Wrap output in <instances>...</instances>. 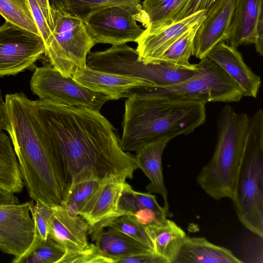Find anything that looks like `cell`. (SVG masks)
Segmentation results:
<instances>
[{
    "label": "cell",
    "mask_w": 263,
    "mask_h": 263,
    "mask_svg": "<svg viewBox=\"0 0 263 263\" xmlns=\"http://www.w3.org/2000/svg\"><path fill=\"white\" fill-rule=\"evenodd\" d=\"M43 14L52 30L53 22L52 15V7L50 5V0H35Z\"/></svg>",
    "instance_id": "obj_39"
},
{
    "label": "cell",
    "mask_w": 263,
    "mask_h": 263,
    "mask_svg": "<svg viewBox=\"0 0 263 263\" xmlns=\"http://www.w3.org/2000/svg\"><path fill=\"white\" fill-rule=\"evenodd\" d=\"M171 140L169 138H162L143 144L136 151L135 156L138 168L150 181L146 186L148 193L160 195L164 201V207L167 210H170L169 203L163 175L162 156Z\"/></svg>",
    "instance_id": "obj_20"
},
{
    "label": "cell",
    "mask_w": 263,
    "mask_h": 263,
    "mask_svg": "<svg viewBox=\"0 0 263 263\" xmlns=\"http://www.w3.org/2000/svg\"><path fill=\"white\" fill-rule=\"evenodd\" d=\"M51 41L45 48L49 64L65 77L72 78L86 67V59L96 45L80 18L52 8Z\"/></svg>",
    "instance_id": "obj_8"
},
{
    "label": "cell",
    "mask_w": 263,
    "mask_h": 263,
    "mask_svg": "<svg viewBox=\"0 0 263 263\" xmlns=\"http://www.w3.org/2000/svg\"><path fill=\"white\" fill-rule=\"evenodd\" d=\"M52 8L81 19L83 22L95 12L116 5H141L140 0H50Z\"/></svg>",
    "instance_id": "obj_26"
},
{
    "label": "cell",
    "mask_w": 263,
    "mask_h": 263,
    "mask_svg": "<svg viewBox=\"0 0 263 263\" xmlns=\"http://www.w3.org/2000/svg\"><path fill=\"white\" fill-rule=\"evenodd\" d=\"M134 198L136 211L140 209L152 210L167 217H172L173 214L164 206H160L158 203L156 196L149 193H142L131 189Z\"/></svg>",
    "instance_id": "obj_34"
},
{
    "label": "cell",
    "mask_w": 263,
    "mask_h": 263,
    "mask_svg": "<svg viewBox=\"0 0 263 263\" xmlns=\"http://www.w3.org/2000/svg\"><path fill=\"white\" fill-rule=\"evenodd\" d=\"M34 200L0 204V250L13 256V263H23L35 239L34 221L30 209Z\"/></svg>",
    "instance_id": "obj_12"
},
{
    "label": "cell",
    "mask_w": 263,
    "mask_h": 263,
    "mask_svg": "<svg viewBox=\"0 0 263 263\" xmlns=\"http://www.w3.org/2000/svg\"><path fill=\"white\" fill-rule=\"evenodd\" d=\"M237 0H222L205 17L194 39V54L206 57L218 43L226 41Z\"/></svg>",
    "instance_id": "obj_15"
},
{
    "label": "cell",
    "mask_w": 263,
    "mask_h": 263,
    "mask_svg": "<svg viewBox=\"0 0 263 263\" xmlns=\"http://www.w3.org/2000/svg\"><path fill=\"white\" fill-rule=\"evenodd\" d=\"M228 249L203 237L186 236L174 263H241Z\"/></svg>",
    "instance_id": "obj_21"
},
{
    "label": "cell",
    "mask_w": 263,
    "mask_h": 263,
    "mask_svg": "<svg viewBox=\"0 0 263 263\" xmlns=\"http://www.w3.org/2000/svg\"><path fill=\"white\" fill-rule=\"evenodd\" d=\"M89 234L99 251L115 259V263L118 258L154 252L153 250L111 228L107 230L104 228L97 229Z\"/></svg>",
    "instance_id": "obj_23"
},
{
    "label": "cell",
    "mask_w": 263,
    "mask_h": 263,
    "mask_svg": "<svg viewBox=\"0 0 263 263\" xmlns=\"http://www.w3.org/2000/svg\"><path fill=\"white\" fill-rule=\"evenodd\" d=\"M115 263V259L107 257L98 249L95 244H89L83 250L65 254L60 263Z\"/></svg>",
    "instance_id": "obj_33"
},
{
    "label": "cell",
    "mask_w": 263,
    "mask_h": 263,
    "mask_svg": "<svg viewBox=\"0 0 263 263\" xmlns=\"http://www.w3.org/2000/svg\"><path fill=\"white\" fill-rule=\"evenodd\" d=\"M45 53L40 35L6 21L0 26V77L30 68Z\"/></svg>",
    "instance_id": "obj_11"
},
{
    "label": "cell",
    "mask_w": 263,
    "mask_h": 263,
    "mask_svg": "<svg viewBox=\"0 0 263 263\" xmlns=\"http://www.w3.org/2000/svg\"><path fill=\"white\" fill-rule=\"evenodd\" d=\"M145 227L154 253L160 262L174 263L186 236L185 232L169 219L161 224Z\"/></svg>",
    "instance_id": "obj_22"
},
{
    "label": "cell",
    "mask_w": 263,
    "mask_h": 263,
    "mask_svg": "<svg viewBox=\"0 0 263 263\" xmlns=\"http://www.w3.org/2000/svg\"><path fill=\"white\" fill-rule=\"evenodd\" d=\"M103 180H88L70 186L62 205L71 213L78 215L79 212Z\"/></svg>",
    "instance_id": "obj_30"
},
{
    "label": "cell",
    "mask_w": 263,
    "mask_h": 263,
    "mask_svg": "<svg viewBox=\"0 0 263 263\" xmlns=\"http://www.w3.org/2000/svg\"><path fill=\"white\" fill-rule=\"evenodd\" d=\"M132 216L137 222L144 226L161 224L167 219L166 216L148 209H140Z\"/></svg>",
    "instance_id": "obj_37"
},
{
    "label": "cell",
    "mask_w": 263,
    "mask_h": 263,
    "mask_svg": "<svg viewBox=\"0 0 263 263\" xmlns=\"http://www.w3.org/2000/svg\"><path fill=\"white\" fill-rule=\"evenodd\" d=\"M0 186L14 194L21 193L24 183L10 138L0 130Z\"/></svg>",
    "instance_id": "obj_24"
},
{
    "label": "cell",
    "mask_w": 263,
    "mask_h": 263,
    "mask_svg": "<svg viewBox=\"0 0 263 263\" xmlns=\"http://www.w3.org/2000/svg\"><path fill=\"white\" fill-rule=\"evenodd\" d=\"M8 126V117L5 101L3 100L0 90V130H7Z\"/></svg>",
    "instance_id": "obj_41"
},
{
    "label": "cell",
    "mask_w": 263,
    "mask_h": 263,
    "mask_svg": "<svg viewBox=\"0 0 263 263\" xmlns=\"http://www.w3.org/2000/svg\"><path fill=\"white\" fill-rule=\"evenodd\" d=\"M126 97L120 140L125 152H136L162 138L189 134L206 119L204 102L161 97L145 87L133 89Z\"/></svg>",
    "instance_id": "obj_3"
},
{
    "label": "cell",
    "mask_w": 263,
    "mask_h": 263,
    "mask_svg": "<svg viewBox=\"0 0 263 263\" xmlns=\"http://www.w3.org/2000/svg\"><path fill=\"white\" fill-rule=\"evenodd\" d=\"M111 228L120 232L153 250L152 241L146 231L145 227L137 222L130 215H122L109 220L98 229Z\"/></svg>",
    "instance_id": "obj_29"
},
{
    "label": "cell",
    "mask_w": 263,
    "mask_h": 263,
    "mask_svg": "<svg viewBox=\"0 0 263 263\" xmlns=\"http://www.w3.org/2000/svg\"><path fill=\"white\" fill-rule=\"evenodd\" d=\"M30 212L34 223L35 235L29 255L41 241L46 240L48 237V221L52 207L37 200L31 206Z\"/></svg>",
    "instance_id": "obj_32"
},
{
    "label": "cell",
    "mask_w": 263,
    "mask_h": 263,
    "mask_svg": "<svg viewBox=\"0 0 263 263\" xmlns=\"http://www.w3.org/2000/svg\"><path fill=\"white\" fill-rule=\"evenodd\" d=\"M195 73L181 82L169 86L145 87L152 93L170 99L209 102H239L243 92L214 62L205 57L196 64Z\"/></svg>",
    "instance_id": "obj_7"
},
{
    "label": "cell",
    "mask_w": 263,
    "mask_h": 263,
    "mask_svg": "<svg viewBox=\"0 0 263 263\" xmlns=\"http://www.w3.org/2000/svg\"><path fill=\"white\" fill-rule=\"evenodd\" d=\"M263 21L262 0H237L229 29L227 44L237 48L254 44L257 24Z\"/></svg>",
    "instance_id": "obj_19"
},
{
    "label": "cell",
    "mask_w": 263,
    "mask_h": 263,
    "mask_svg": "<svg viewBox=\"0 0 263 263\" xmlns=\"http://www.w3.org/2000/svg\"><path fill=\"white\" fill-rule=\"evenodd\" d=\"M19 200L14 193L0 186V204L18 203Z\"/></svg>",
    "instance_id": "obj_40"
},
{
    "label": "cell",
    "mask_w": 263,
    "mask_h": 263,
    "mask_svg": "<svg viewBox=\"0 0 263 263\" xmlns=\"http://www.w3.org/2000/svg\"><path fill=\"white\" fill-rule=\"evenodd\" d=\"M188 0H144L142 9L148 25L144 32H152L173 23Z\"/></svg>",
    "instance_id": "obj_25"
},
{
    "label": "cell",
    "mask_w": 263,
    "mask_h": 263,
    "mask_svg": "<svg viewBox=\"0 0 263 263\" xmlns=\"http://www.w3.org/2000/svg\"><path fill=\"white\" fill-rule=\"evenodd\" d=\"M126 183L115 178L104 180L79 212L89 225L88 234L114 217Z\"/></svg>",
    "instance_id": "obj_16"
},
{
    "label": "cell",
    "mask_w": 263,
    "mask_h": 263,
    "mask_svg": "<svg viewBox=\"0 0 263 263\" xmlns=\"http://www.w3.org/2000/svg\"><path fill=\"white\" fill-rule=\"evenodd\" d=\"M205 13V10L200 11L152 32L144 31L136 42L138 60L145 64H158L164 51L186 32L202 22Z\"/></svg>",
    "instance_id": "obj_13"
},
{
    "label": "cell",
    "mask_w": 263,
    "mask_h": 263,
    "mask_svg": "<svg viewBox=\"0 0 263 263\" xmlns=\"http://www.w3.org/2000/svg\"><path fill=\"white\" fill-rule=\"evenodd\" d=\"M73 79L89 89L108 96L111 100L126 97L137 88L151 87L149 83L139 78L99 71L87 66Z\"/></svg>",
    "instance_id": "obj_18"
},
{
    "label": "cell",
    "mask_w": 263,
    "mask_h": 263,
    "mask_svg": "<svg viewBox=\"0 0 263 263\" xmlns=\"http://www.w3.org/2000/svg\"><path fill=\"white\" fill-rule=\"evenodd\" d=\"M0 14L5 21L40 35L28 0H0Z\"/></svg>",
    "instance_id": "obj_28"
},
{
    "label": "cell",
    "mask_w": 263,
    "mask_h": 263,
    "mask_svg": "<svg viewBox=\"0 0 263 263\" xmlns=\"http://www.w3.org/2000/svg\"><path fill=\"white\" fill-rule=\"evenodd\" d=\"M222 0H188L187 3L176 16L173 23L179 21L199 11L205 10V15L212 11Z\"/></svg>",
    "instance_id": "obj_35"
},
{
    "label": "cell",
    "mask_w": 263,
    "mask_h": 263,
    "mask_svg": "<svg viewBox=\"0 0 263 263\" xmlns=\"http://www.w3.org/2000/svg\"><path fill=\"white\" fill-rule=\"evenodd\" d=\"M33 20L42 37L45 48L53 37L52 31L35 0H28Z\"/></svg>",
    "instance_id": "obj_36"
},
{
    "label": "cell",
    "mask_w": 263,
    "mask_h": 263,
    "mask_svg": "<svg viewBox=\"0 0 263 263\" xmlns=\"http://www.w3.org/2000/svg\"><path fill=\"white\" fill-rule=\"evenodd\" d=\"M8 133L30 197L62 205L70 184L68 166L51 142L35 101L23 92L7 94Z\"/></svg>",
    "instance_id": "obj_2"
},
{
    "label": "cell",
    "mask_w": 263,
    "mask_h": 263,
    "mask_svg": "<svg viewBox=\"0 0 263 263\" xmlns=\"http://www.w3.org/2000/svg\"><path fill=\"white\" fill-rule=\"evenodd\" d=\"M30 88L40 99L82 107L100 111L111 99L83 86L72 78L65 77L50 64L36 67L31 77Z\"/></svg>",
    "instance_id": "obj_10"
},
{
    "label": "cell",
    "mask_w": 263,
    "mask_h": 263,
    "mask_svg": "<svg viewBox=\"0 0 263 263\" xmlns=\"http://www.w3.org/2000/svg\"><path fill=\"white\" fill-rule=\"evenodd\" d=\"M202 22L196 24L172 44L162 54L158 63H164L185 69H196V64H191L189 60L194 54V39Z\"/></svg>",
    "instance_id": "obj_27"
},
{
    "label": "cell",
    "mask_w": 263,
    "mask_h": 263,
    "mask_svg": "<svg viewBox=\"0 0 263 263\" xmlns=\"http://www.w3.org/2000/svg\"><path fill=\"white\" fill-rule=\"evenodd\" d=\"M86 65L99 71L142 79L149 83L151 87L181 82L191 78L197 69H185L164 63H144L138 60L136 50L126 44L112 45L104 51L90 52Z\"/></svg>",
    "instance_id": "obj_6"
},
{
    "label": "cell",
    "mask_w": 263,
    "mask_h": 263,
    "mask_svg": "<svg viewBox=\"0 0 263 263\" xmlns=\"http://www.w3.org/2000/svg\"><path fill=\"white\" fill-rule=\"evenodd\" d=\"M249 122L247 114L237 113L229 105L219 112L214 154L196 177L199 186L216 200L232 198Z\"/></svg>",
    "instance_id": "obj_4"
},
{
    "label": "cell",
    "mask_w": 263,
    "mask_h": 263,
    "mask_svg": "<svg viewBox=\"0 0 263 263\" xmlns=\"http://www.w3.org/2000/svg\"><path fill=\"white\" fill-rule=\"evenodd\" d=\"M65 253V248L48 236L40 241L23 263H60Z\"/></svg>",
    "instance_id": "obj_31"
},
{
    "label": "cell",
    "mask_w": 263,
    "mask_h": 263,
    "mask_svg": "<svg viewBox=\"0 0 263 263\" xmlns=\"http://www.w3.org/2000/svg\"><path fill=\"white\" fill-rule=\"evenodd\" d=\"M89 230L81 216L71 213L62 205L52 206L48 236L65 248V254L81 251L88 246Z\"/></svg>",
    "instance_id": "obj_14"
},
{
    "label": "cell",
    "mask_w": 263,
    "mask_h": 263,
    "mask_svg": "<svg viewBox=\"0 0 263 263\" xmlns=\"http://www.w3.org/2000/svg\"><path fill=\"white\" fill-rule=\"evenodd\" d=\"M206 57L216 63L240 88L243 97L256 98L261 79L247 66L237 48L222 42Z\"/></svg>",
    "instance_id": "obj_17"
},
{
    "label": "cell",
    "mask_w": 263,
    "mask_h": 263,
    "mask_svg": "<svg viewBox=\"0 0 263 263\" xmlns=\"http://www.w3.org/2000/svg\"><path fill=\"white\" fill-rule=\"evenodd\" d=\"M241 223L263 237V111L250 118L242 157L231 198Z\"/></svg>",
    "instance_id": "obj_5"
},
{
    "label": "cell",
    "mask_w": 263,
    "mask_h": 263,
    "mask_svg": "<svg viewBox=\"0 0 263 263\" xmlns=\"http://www.w3.org/2000/svg\"><path fill=\"white\" fill-rule=\"evenodd\" d=\"M146 29V15L142 5H116L103 8L89 15L84 22L95 44L112 45L137 42Z\"/></svg>",
    "instance_id": "obj_9"
},
{
    "label": "cell",
    "mask_w": 263,
    "mask_h": 263,
    "mask_svg": "<svg viewBox=\"0 0 263 263\" xmlns=\"http://www.w3.org/2000/svg\"><path fill=\"white\" fill-rule=\"evenodd\" d=\"M38 113L68 166L70 186L81 181L132 179L135 156L124 151L116 129L100 111L39 99Z\"/></svg>",
    "instance_id": "obj_1"
},
{
    "label": "cell",
    "mask_w": 263,
    "mask_h": 263,
    "mask_svg": "<svg viewBox=\"0 0 263 263\" xmlns=\"http://www.w3.org/2000/svg\"><path fill=\"white\" fill-rule=\"evenodd\" d=\"M117 263H161L154 252L118 258Z\"/></svg>",
    "instance_id": "obj_38"
}]
</instances>
